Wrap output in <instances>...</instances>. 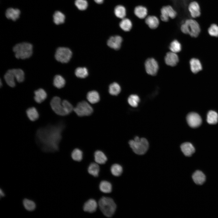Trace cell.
<instances>
[{"label":"cell","instance_id":"cell-4","mask_svg":"<svg viewBox=\"0 0 218 218\" xmlns=\"http://www.w3.org/2000/svg\"><path fill=\"white\" fill-rule=\"evenodd\" d=\"M32 45L27 42H22L16 45L13 50L17 59H24L30 58L32 54Z\"/></svg>","mask_w":218,"mask_h":218},{"label":"cell","instance_id":"cell-17","mask_svg":"<svg viewBox=\"0 0 218 218\" xmlns=\"http://www.w3.org/2000/svg\"><path fill=\"white\" fill-rule=\"evenodd\" d=\"M180 148L184 154L187 157L191 156L195 151L194 147L189 142L182 144L180 146Z\"/></svg>","mask_w":218,"mask_h":218},{"label":"cell","instance_id":"cell-1","mask_svg":"<svg viewBox=\"0 0 218 218\" xmlns=\"http://www.w3.org/2000/svg\"><path fill=\"white\" fill-rule=\"evenodd\" d=\"M64 128L63 124L60 123L48 125L38 130L36 134L37 140L43 151L54 152L58 150Z\"/></svg>","mask_w":218,"mask_h":218},{"label":"cell","instance_id":"cell-13","mask_svg":"<svg viewBox=\"0 0 218 218\" xmlns=\"http://www.w3.org/2000/svg\"><path fill=\"white\" fill-rule=\"evenodd\" d=\"M122 38L119 35L111 37L107 41V45L111 48L116 50L119 49L121 47Z\"/></svg>","mask_w":218,"mask_h":218},{"label":"cell","instance_id":"cell-18","mask_svg":"<svg viewBox=\"0 0 218 218\" xmlns=\"http://www.w3.org/2000/svg\"><path fill=\"white\" fill-rule=\"evenodd\" d=\"M145 22L148 26L151 29L157 28L159 25V19L154 15H149L145 18Z\"/></svg>","mask_w":218,"mask_h":218},{"label":"cell","instance_id":"cell-9","mask_svg":"<svg viewBox=\"0 0 218 218\" xmlns=\"http://www.w3.org/2000/svg\"><path fill=\"white\" fill-rule=\"evenodd\" d=\"M160 18L162 21L167 22L169 18H175L177 15V13L173 8L170 5L163 7L160 10Z\"/></svg>","mask_w":218,"mask_h":218},{"label":"cell","instance_id":"cell-47","mask_svg":"<svg viewBox=\"0 0 218 218\" xmlns=\"http://www.w3.org/2000/svg\"><path fill=\"white\" fill-rule=\"evenodd\" d=\"M2 84L1 80H0V87H1V86H2Z\"/></svg>","mask_w":218,"mask_h":218},{"label":"cell","instance_id":"cell-15","mask_svg":"<svg viewBox=\"0 0 218 218\" xmlns=\"http://www.w3.org/2000/svg\"><path fill=\"white\" fill-rule=\"evenodd\" d=\"M96 201L93 199H90L87 201L83 206L84 211L92 213L95 211L98 206Z\"/></svg>","mask_w":218,"mask_h":218},{"label":"cell","instance_id":"cell-42","mask_svg":"<svg viewBox=\"0 0 218 218\" xmlns=\"http://www.w3.org/2000/svg\"><path fill=\"white\" fill-rule=\"evenodd\" d=\"M71 157L74 160L77 161H80L82 159V152L79 149L76 148L72 152Z\"/></svg>","mask_w":218,"mask_h":218},{"label":"cell","instance_id":"cell-34","mask_svg":"<svg viewBox=\"0 0 218 218\" xmlns=\"http://www.w3.org/2000/svg\"><path fill=\"white\" fill-rule=\"evenodd\" d=\"M99 189L104 193H109L112 191V187L111 184L109 182L103 181L100 184Z\"/></svg>","mask_w":218,"mask_h":218},{"label":"cell","instance_id":"cell-22","mask_svg":"<svg viewBox=\"0 0 218 218\" xmlns=\"http://www.w3.org/2000/svg\"><path fill=\"white\" fill-rule=\"evenodd\" d=\"M190 65L191 71L194 73H197L202 69L201 64L198 59L193 58L190 61Z\"/></svg>","mask_w":218,"mask_h":218},{"label":"cell","instance_id":"cell-3","mask_svg":"<svg viewBox=\"0 0 218 218\" xmlns=\"http://www.w3.org/2000/svg\"><path fill=\"white\" fill-rule=\"evenodd\" d=\"M98 205L102 213L107 217H111L116 208V205L113 200L109 197H103L99 200Z\"/></svg>","mask_w":218,"mask_h":218},{"label":"cell","instance_id":"cell-39","mask_svg":"<svg viewBox=\"0 0 218 218\" xmlns=\"http://www.w3.org/2000/svg\"><path fill=\"white\" fill-rule=\"evenodd\" d=\"M128 102L129 104L132 107H137L140 101L139 97L136 94H131L128 98Z\"/></svg>","mask_w":218,"mask_h":218},{"label":"cell","instance_id":"cell-27","mask_svg":"<svg viewBox=\"0 0 218 218\" xmlns=\"http://www.w3.org/2000/svg\"><path fill=\"white\" fill-rule=\"evenodd\" d=\"M5 80L9 86L13 87L15 85V78L10 69L8 70L4 76Z\"/></svg>","mask_w":218,"mask_h":218},{"label":"cell","instance_id":"cell-30","mask_svg":"<svg viewBox=\"0 0 218 218\" xmlns=\"http://www.w3.org/2000/svg\"><path fill=\"white\" fill-rule=\"evenodd\" d=\"M218 120V115L216 112L210 111L207 116V121L210 124H215L217 123Z\"/></svg>","mask_w":218,"mask_h":218},{"label":"cell","instance_id":"cell-46","mask_svg":"<svg viewBox=\"0 0 218 218\" xmlns=\"http://www.w3.org/2000/svg\"><path fill=\"white\" fill-rule=\"evenodd\" d=\"M94 1L97 3L100 4L102 3L104 0H94Z\"/></svg>","mask_w":218,"mask_h":218},{"label":"cell","instance_id":"cell-35","mask_svg":"<svg viewBox=\"0 0 218 218\" xmlns=\"http://www.w3.org/2000/svg\"><path fill=\"white\" fill-rule=\"evenodd\" d=\"M99 171V167L98 164L96 163H91L89 165L88 168L89 173L95 177L98 176Z\"/></svg>","mask_w":218,"mask_h":218},{"label":"cell","instance_id":"cell-43","mask_svg":"<svg viewBox=\"0 0 218 218\" xmlns=\"http://www.w3.org/2000/svg\"><path fill=\"white\" fill-rule=\"evenodd\" d=\"M75 4L80 10H84L87 8L88 3L86 0H76Z\"/></svg>","mask_w":218,"mask_h":218},{"label":"cell","instance_id":"cell-38","mask_svg":"<svg viewBox=\"0 0 218 218\" xmlns=\"http://www.w3.org/2000/svg\"><path fill=\"white\" fill-rule=\"evenodd\" d=\"M111 171L113 175L116 177L119 176L122 173V167L118 164H114L111 166Z\"/></svg>","mask_w":218,"mask_h":218},{"label":"cell","instance_id":"cell-19","mask_svg":"<svg viewBox=\"0 0 218 218\" xmlns=\"http://www.w3.org/2000/svg\"><path fill=\"white\" fill-rule=\"evenodd\" d=\"M134 13L137 17L142 19L147 17L148 10L145 7L142 5H138L135 8Z\"/></svg>","mask_w":218,"mask_h":218},{"label":"cell","instance_id":"cell-14","mask_svg":"<svg viewBox=\"0 0 218 218\" xmlns=\"http://www.w3.org/2000/svg\"><path fill=\"white\" fill-rule=\"evenodd\" d=\"M166 64L171 66L176 65L179 61V58L176 53L170 52H168L165 58Z\"/></svg>","mask_w":218,"mask_h":218},{"label":"cell","instance_id":"cell-5","mask_svg":"<svg viewBox=\"0 0 218 218\" xmlns=\"http://www.w3.org/2000/svg\"><path fill=\"white\" fill-rule=\"evenodd\" d=\"M129 144L133 151L139 155L145 154L149 147V143L146 139L137 136L135 137L134 140H130Z\"/></svg>","mask_w":218,"mask_h":218},{"label":"cell","instance_id":"cell-31","mask_svg":"<svg viewBox=\"0 0 218 218\" xmlns=\"http://www.w3.org/2000/svg\"><path fill=\"white\" fill-rule=\"evenodd\" d=\"M24 208L27 211H32L36 208V204L33 201L28 199H24L22 202Z\"/></svg>","mask_w":218,"mask_h":218},{"label":"cell","instance_id":"cell-21","mask_svg":"<svg viewBox=\"0 0 218 218\" xmlns=\"http://www.w3.org/2000/svg\"><path fill=\"white\" fill-rule=\"evenodd\" d=\"M34 97L35 101L38 103L43 102L47 98V94L45 91L43 89L40 88L34 92Z\"/></svg>","mask_w":218,"mask_h":218},{"label":"cell","instance_id":"cell-10","mask_svg":"<svg viewBox=\"0 0 218 218\" xmlns=\"http://www.w3.org/2000/svg\"><path fill=\"white\" fill-rule=\"evenodd\" d=\"M145 66L147 73L151 75H155L159 68L157 62L152 58H148L146 61Z\"/></svg>","mask_w":218,"mask_h":218},{"label":"cell","instance_id":"cell-40","mask_svg":"<svg viewBox=\"0 0 218 218\" xmlns=\"http://www.w3.org/2000/svg\"><path fill=\"white\" fill-rule=\"evenodd\" d=\"M169 48L172 52L176 53L180 52L181 50V45L177 40H175L171 43Z\"/></svg>","mask_w":218,"mask_h":218},{"label":"cell","instance_id":"cell-16","mask_svg":"<svg viewBox=\"0 0 218 218\" xmlns=\"http://www.w3.org/2000/svg\"><path fill=\"white\" fill-rule=\"evenodd\" d=\"M192 178L194 182L197 184L201 185L205 182L206 177L204 174L201 171H195L192 176Z\"/></svg>","mask_w":218,"mask_h":218},{"label":"cell","instance_id":"cell-41","mask_svg":"<svg viewBox=\"0 0 218 218\" xmlns=\"http://www.w3.org/2000/svg\"><path fill=\"white\" fill-rule=\"evenodd\" d=\"M208 32L211 36L218 37V25L215 23L210 25L208 29Z\"/></svg>","mask_w":218,"mask_h":218},{"label":"cell","instance_id":"cell-2","mask_svg":"<svg viewBox=\"0 0 218 218\" xmlns=\"http://www.w3.org/2000/svg\"><path fill=\"white\" fill-rule=\"evenodd\" d=\"M180 30L183 33L189 34L191 37L196 38L200 31V26L196 20L191 19L186 20L181 25Z\"/></svg>","mask_w":218,"mask_h":218},{"label":"cell","instance_id":"cell-12","mask_svg":"<svg viewBox=\"0 0 218 218\" xmlns=\"http://www.w3.org/2000/svg\"><path fill=\"white\" fill-rule=\"evenodd\" d=\"M187 120L189 125L192 128L197 127L201 124L202 120L200 116L195 112H191L187 116Z\"/></svg>","mask_w":218,"mask_h":218},{"label":"cell","instance_id":"cell-36","mask_svg":"<svg viewBox=\"0 0 218 218\" xmlns=\"http://www.w3.org/2000/svg\"><path fill=\"white\" fill-rule=\"evenodd\" d=\"M121 88L119 85L116 82L111 84L109 86V91L112 95H117L120 92Z\"/></svg>","mask_w":218,"mask_h":218},{"label":"cell","instance_id":"cell-45","mask_svg":"<svg viewBox=\"0 0 218 218\" xmlns=\"http://www.w3.org/2000/svg\"><path fill=\"white\" fill-rule=\"evenodd\" d=\"M0 194L1 197H4L5 196V193L3 190L1 189L0 190Z\"/></svg>","mask_w":218,"mask_h":218},{"label":"cell","instance_id":"cell-37","mask_svg":"<svg viewBox=\"0 0 218 218\" xmlns=\"http://www.w3.org/2000/svg\"><path fill=\"white\" fill-rule=\"evenodd\" d=\"M76 76L80 78H84L88 75L87 69L85 67H79L76 69L75 72Z\"/></svg>","mask_w":218,"mask_h":218},{"label":"cell","instance_id":"cell-25","mask_svg":"<svg viewBox=\"0 0 218 218\" xmlns=\"http://www.w3.org/2000/svg\"><path fill=\"white\" fill-rule=\"evenodd\" d=\"M119 26L123 31H128L132 28V23L130 19L125 18L122 19L120 23Z\"/></svg>","mask_w":218,"mask_h":218},{"label":"cell","instance_id":"cell-26","mask_svg":"<svg viewBox=\"0 0 218 218\" xmlns=\"http://www.w3.org/2000/svg\"><path fill=\"white\" fill-rule=\"evenodd\" d=\"M26 114L28 118L31 121H35L39 117L38 113L36 109L34 107L28 108L26 111Z\"/></svg>","mask_w":218,"mask_h":218},{"label":"cell","instance_id":"cell-24","mask_svg":"<svg viewBox=\"0 0 218 218\" xmlns=\"http://www.w3.org/2000/svg\"><path fill=\"white\" fill-rule=\"evenodd\" d=\"M87 98L88 101L92 104L97 103L100 99L99 94L95 91L89 92L87 94Z\"/></svg>","mask_w":218,"mask_h":218},{"label":"cell","instance_id":"cell-11","mask_svg":"<svg viewBox=\"0 0 218 218\" xmlns=\"http://www.w3.org/2000/svg\"><path fill=\"white\" fill-rule=\"evenodd\" d=\"M188 10L191 17L193 18H199L201 15L200 6L196 1H192L189 4Z\"/></svg>","mask_w":218,"mask_h":218},{"label":"cell","instance_id":"cell-29","mask_svg":"<svg viewBox=\"0 0 218 218\" xmlns=\"http://www.w3.org/2000/svg\"><path fill=\"white\" fill-rule=\"evenodd\" d=\"M15 78L19 82H23L24 80V73L20 69H10Z\"/></svg>","mask_w":218,"mask_h":218},{"label":"cell","instance_id":"cell-32","mask_svg":"<svg viewBox=\"0 0 218 218\" xmlns=\"http://www.w3.org/2000/svg\"><path fill=\"white\" fill-rule=\"evenodd\" d=\"M53 17L54 22L56 25L61 24L64 22L65 16L60 11H56L53 15Z\"/></svg>","mask_w":218,"mask_h":218},{"label":"cell","instance_id":"cell-28","mask_svg":"<svg viewBox=\"0 0 218 218\" xmlns=\"http://www.w3.org/2000/svg\"><path fill=\"white\" fill-rule=\"evenodd\" d=\"M115 15L118 18L123 19L125 18L126 15V9L123 6L121 5H117L114 10Z\"/></svg>","mask_w":218,"mask_h":218},{"label":"cell","instance_id":"cell-7","mask_svg":"<svg viewBox=\"0 0 218 218\" xmlns=\"http://www.w3.org/2000/svg\"><path fill=\"white\" fill-rule=\"evenodd\" d=\"M72 55V52L69 48L60 47L57 49L54 56L58 61L62 63H67L70 61Z\"/></svg>","mask_w":218,"mask_h":218},{"label":"cell","instance_id":"cell-6","mask_svg":"<svg viewBox=\"0 0 218 218\" xmlns=\"http://www.w3.org/2000/svg\"><path fill=\"white\" fill-rule=\"evenodd\" d=\"M73 111L80 117L90 115L93 111V109L91 106L85 101L79 102L74 108Z\"/></svg>","mask_w":218,"mask_h":218},{"label":"cell","instance_id":"cell-33","mask_svg":"<svg viewBox=\"0 0 218 218\" xmlns=\"http://www.w3.org/2000/svg\"><path fill=\"white\" fill-rule=\"evenodd\" d=\"M65 81L64 78L61 75H55L53 80L54 86L58 88H63L65 85Z\"/></svg>","mask_w":218,"mask_h":218},{"label":"cell","instance_id":"cell-20","mask_svg":"<svg viewBox=\"0 0 218 218\" xmlns=\"http://www.w3.org/2000/svg\"><path fill=\"white\" fill-rule=\"evenodd\" d=\"M20 14V11L18 9L9 8L8 9L5 13L7 18L15 21L18 19Z\"/></svg>","mask_w":218,"mask_h":218},{"label":"cell","instance_id":"cell-23","mask_svg":"<svg viewBox=\"0 0 218 218\" xmlns=\"http://www.w3.org/2000/svg\"><path fill=\"white\" fill-rule=\"evenodd\" d=\"M94 160L98 164H104L107 160V157L102 151L97 150L94 154Z\"/></svg>","mask_w":218,"mask_h":218},{"label":"cell","instance_id":"cell-8","mask_svg":"<svg viewBox=\"0 0 218 218\" xmlns=\"http://www.w3.org/2000/svg\"><path fill=\"white\" fill-rule=\"evenodd\" d=\"M50 105L53 111L56 114L62 116L67 115L61 98L57 96L54 97L50 102Z\"/></svg>","mask_w":218,"mask_h":218},{"label":"cell","instance_id":"cell-44","mask_svg":"<svg viewBox=\"0 0 218 218\" xmlns=\"http://www.w3.org/2000/svg\"><path fill=\"white\" fill-rule=\"evenodd\" d=\"M62 104L67 115L70 114L74 110V108L72 105L68 101L64 100L62 101Z\"/></svg>","mask_w":218,"mask_h":218}]
</instances>
